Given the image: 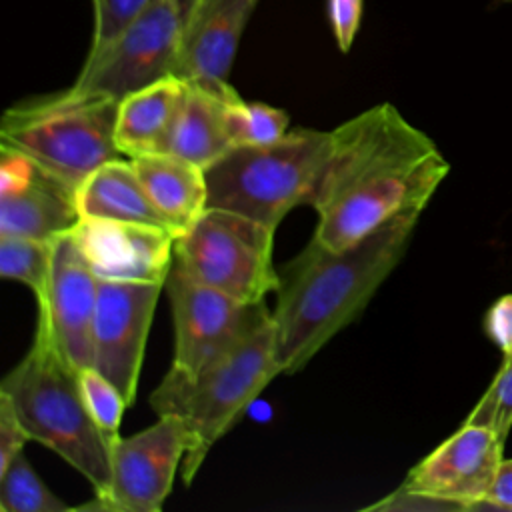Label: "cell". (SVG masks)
<instances>
[{
	"mask_svg": "<svg viewBox=\"0 0 512 512\" xmlns=\"http://www.w3.org/2000/svg\"><path fill=\"white\" fill-rule=\"evenodd\" d=\"M156 0H92L94 32L86 58L102 52L136 16L148 10Z\"/></svg>",
	"mask_w": 512,
	"mask_h": 512,
	"instance_id": "obj_26",
	"label": "cell"
},
{
	"mask_svg": "<svg viewBox=\"0 0 512 512\" xmlns=\"http://www.w3.org/2000/svg\"><path fill=\"white\" fill-rule=\"evenodd\" d=\"M174 320V356L170 370L192 378L248 330L268 318L264 302L244 304L206 286L172 262L164 284Z\"/></svg>",
	"mask_w": 512,
	"mask_h": 512,
	"instance_id": "obj_9",
	"label": "cell"
},
{
	"mask_svg": "<svg viewBox=\"0 0 512 512\" xmlns=\"http://www.w3.org/2000/svg\"><path fill=\"white\" fill-rule=\"evenodd\" d=\"M118 100L66 88L8 108L0 122V144L12 146L74 190L104 162L122 158L114 130Z\"/></svg>",
	"mask_w": 512,
	"mask_h": 512,
	"instance_id": "obj_6",
	"label": "cell"
},
{
	"mask_svg": "<svg viewBox=\"0 0 512 512\" xmlns=\"http://www.w3.org/2000/svg\"><path fill=\"white\" fill-rule=\"evenodd\" d=\"M28 440L32 438L16 416L14 406L0 394V468H4L16 454L24 452Z\"/></svg>",
	"mask_w": 512,
	"mask_h": 512,
	"instance_id": "obj_28",
	"label": "cell"
},
{
	"mask_svg": "<svg viewBox=\"0 0 512 512\" xmlns=\"http://www.w3.org/2000/svg\"><path fill=\"white\" fill-rule=\"evenodd\" d=\"M274 232L244 214L208 208L176 236L174 264L238 302L258 304L280 286V272L272 262Z\"/></svg>",
	"mask_w": 512,
	"mask_h": 512,
	"instance_id": "obj_7",
	"label": "cell"
},
{
	"mask_svg": "<svg viewBox=\"0 0 512 512\" xmlns=\"http://www.w3.org/2000/svg\"><path fill=\"white\" fill-rule=\"evenodd\" d=\"M4 394L28 436L78 470L102 500L110 488L112 440L92 420L78 384V372L58 354L50 336L36 326L34 342L2 378Z\"/></svg>",
	"mask_w": 512,
	"mask_h": 512,
	"instance_id": "obj_4",
	"label": "cell"
},
{
	"mask_svg": "<svg viewBox=\"0 0 512 512\" xmlns=\"http://www.w3.org/2000/svg\"><path fill=\"white\" fill-rule=\"evenodd\" d=\"M186 82L166 76L118 100L116 146L126 158L168 152Z\"/></svg>",
	"mask_w": 512,
	"mask_h": 512,
	"instance_id": "obj_17",
	"label": "cell"
},
{
	"mask_svg": "<svg viewBox=\"0 0 512 512\" xmlns=\"http://www.w3.org/2000/svg\"><path fill=\"white\" fill-rule=\"evenodd\" d=\"M164 284L98 280L92 330L94 368L134 404L144 350Z\"/></svg>",
	"mask_w": 512,
	"mask_h": 512,
	"instance_id": "obj_11",
	"label": "cell"
},
{
	"mask_svg": "<svg viewBox=\"0 0 512 512\" xmlns=\"http://www.w3.org/2000/svg\"><path fill=\"white\" fill-rule=\"evenodd\" d=\"M78 384L84 404L102 434L112 442L120 438V422L128 406L122 392L94 366L78 370Z\"/></svg>",
	"mask_w": 512,
	"mask_h": 512,
	"instance_id": "obj_24",
	"label": "cell"
},
{
	"mask_svg": "<svg viewBox=\"0 0 512 512\" xmlns=\"http://www.w3.org/2000/svg\"><path fill=\"white\" fill-rule=\"evenodd\" d=\"M280 374L272 314L248 330L236 344L186 378L172 370L150 394L156 414L180 416L190 446L180 466L186 486L198 474L212 446L230 432L262 390Z\"/></svg>",
	"mask_w": 512,
	"mask_h": 512,
	"instance_id": "obj_3",
	"label": "cell"
},
{
	"mask_svg": "<svg viewBox=\"0 0 512 512\" xmlns=\"http://www.w3.org/2000/svg\"><path fill=\"white\" fill-rule=\"evenodd\" d=\"M486 332L504 356L512 354V294L498 298L486 316Z\"/></svg>",
	"mask_w": 512,
	"mask_h": 512,
	"instance_id": "obj_29",
	"label": "cell"
},
{
	"mask_svg": "<svg viewBox=\"0 0 512 512\" xmlns=\"http://www.w3.org/2000/svg\"><path fill=\"white\" fill-rule=\"evenodd\" d=\"M98 302V278L70 232L52 240V266L46 296L38 302L42 328L72 370L94 364L92 330Z\"/></svg>",
	"mask_w": 512,
	"mask_h": 512,
	"instance_id": "obj_13",
	"label": "cell"
},
{
	"mask_svg": "<svg viewBox=\"0 0 512 512\" xmlns=\"http://www.w3.org/2000/svg\"><path fill=\"white\" fill-rule=\"evenodd\" d=\"M130 160L152 204L176 236L208 210V184L202 166L170 152Z\"/></svg>",
	"mask_w": 512,
	"mask_h": 512,
	"instance_id": "obj_18",
	"label": "cell"
},
{
	"mask_svg": "<svg viewBox=\"0 0 512 512\" xmlns=\"http://www.w3.org/2000/svg\"><path fill=\"white\" fill-rule=\"evenodd\" d=\"M240 96L230 82L204 86L186 82V94L172 130L168 152L204 170L234 148L226 130V102Z\"/></svg>",
	"mask_w": 512,
	"mask_h": 512,
	"instance_id": "obj_19",
	"label": "cell"
},
{
	"mask_svg": "<svg viewBox=\"0 0 512 512\" xmlns=\"http://www.w3.org/2000/svg\"><path fill=\"white\" fill-rule=\"evenodd\" d=\"M188 446L190 432L186 422L176 414H158V420L148 428L112 442L108 494L76 510H162Z\"/></svg>",
	"mask_w": 512,
	"mask_h": 512,
	"instance_id": "obj_10",
	"label": "cell"
},
{
	"mask_svg": "<svg viewBox=\"0 0 512 512\" xmlns=\"http://www.w3.org/2000/svg\"><path fill=\"white\" fill-rule=\"evenodd\" d=\"M52 266V242L26 236H0V276L26 284L42 302Z\"/></svg>",
	"mask_w": 512,
	"mask_h": 512,
	"instance_id": "obj_22",
	"label": "cell"
},
{
	"mask_svg": "<svg viewBox=\"0 0 512 512\" xmlns=\"http://www.w3.org/2000/svg\"><path fill=\"white\" fill-rule=\"evenodd\" d=\"M198 0H156L102 52L84 60L72 88L122 100L174 76L182 36Z\"/></svg>",
	"mask_w": 512,
	"mask_h": 512,
	"instance_id": "obj_8",
	"label": "cell"
},
{
	"mask_svg": "<svg viewBox=\"0 0 512 512\" xmlns=\"http://www.w3.org/2000/svg\"><path fill=\"white\" fill-rule=\"evenodd\" d=\"M80 220L76 190L28 154L0 144V236L52 242Z\"/></svg>",
	"mask_w": 512,
	"mask_h": 512,
	"instance_id": "obj_14",
	"label": "cell"
},
{
	"mask_svg": "<svg viewBox=\"0 0 512 512\" xmlns=\"http://www.w3.org/2000/svg\"><path fill=\"white\" fill-rule=\"evenodd\" d=\"M256 4L258 0H198L184 28L174 76L204 86L228 84Z\"/></svg>",
	"mask_w": 512,
	"mask_h": 512,
	"instance_id": "obj_16",
	"label": "cell"
},
{
	"mask_svg": "<svg viewBox=\"0 0 512 512\" xmlns=\"http://www.w3.org/2000/svg\"><path fill=\"white\" fill-rule=\"evenodd\" d=\"M0 510L2 512H68L76 510L60 500L36 474L26 454H16L0 468Z\"/></svg>",
	"mask_w": 512,
	"mask_h": 512,
	"instance_id": "obj_21",
	"label": "cell"
},
{
	"mask_svg": "<svg viewBox=\"0 0 512 512\" xmlns=\"http://www.w3.org/2000/svg\"><path fill=\"white\" fill-rule=\"evenodd\" d=\"M362 16V0H328V18L342 52H348L354 44Z\"/></svg>",
	"mask_w": 512,
	"mask_h": 512,
	"instance_id": "obj_27",
	"label": "cell"
},
{
	"mask_svg": "<svg viewBox=\"0 0 512 512\" xmlns=\"http://www.w3.org/2000/svg\"><path fill=\"white\" fill-rule=\"evenodd\" d=\"M450 164L434 140L390 102L332 128V148L310 196L314 238L340 250L386 222L422 212Z\"/></svg>",
	"mask_w": 512,
	"mask_h": 512,
	"instance_id": "obj_1",
	"label": "cell"
},
{
	"mask_svg": "<svg viewBox=\"0 0 512 512\" xmlns=\"http://www.w3.org/2000/svg\"><path fill=\"white\" fill-rule=\"evenodd\" d=\"M332 148V130H288L270 144L234 146L206 168L208 208L244 214L270 228L308 204Z\"/></svg>",
	"mask_w": 512,
	"mask_h": 512,
	"instance_id": "obj_5",
	"label": "cell"
},
{
	"mask_svg": "<svg viewBox=\"0 0 512 512\" xmlns=\"http://www.w3.org/2000/svg\"><path fill=\"white\" fill-rule=\"evenodd\" d=\"M80 216L114 218L168 228V222L146 194L132 160L122 156L98 166L76 190Z\"/></svg>",
	"mask_w": 512,
	"mask_h": 512,
	"instance_id": "obj_20",
	"label": "cell"
},
{
	"mask_svg": "<svg viewBox=\"0 0 512 512\" xmlns=\"http://www.w3.org/2000/svg\"><path fill=\"white\" fill-rule=\"evenodd\" d=\"M482 506L512 510V460L500 462L496 478H494Z\"/></svg>",
	"mask_w": 512,
	"mask_h": 512,
	"instance_id": "obj_30",
	"label": "cell"
},
{
	"mask_svg": "<svg viewBox=\"0 0 512 512\" xmlns=\"http://www.w3.org/2000/svg\"><path fill=\"white\" fill-rule=\"evenodd\" d=\"M502 448L492 430L464 422L408 472L400 488L438 508H480L502 462Z\"/></svg>",
	"mask_w": 512,
	"mask_h": 512,
	"instance_id": "obj_12",
	"label": "cell"
},
{
	"mask_svg": "<svg viewBox=\"0 0 512 512\" xmlns=\"http://www.w3.org/2000/svg\"><path fill=\"white\" fill-rule=\"evenodd\" d=\"M466 424H476L492 430L504 444L512 428V354L504 356L496 378L472 408Z\"/></svg>",
	"mask_w": 512,
	"mask_h": 512,
	"instance_id": "obj_25",
	"label": "cell"
},
{
	"mask_svg": "<svg viewBox=\"0 0 512 512\" xmlns=\"http://www.w3.org/2000/svg\"><path fill=\"white\" fill-rule=\"evenodd\" d=\"M98 280L166 284L174 262L176 234L168 228L80 216L70 230Z\"/></svg>",
	"mask_w": 512,
	"mask_h": 512,
	"instance_id": "obj_15",
	"label": "cell"
},
{
	"mask_svg": "<svg viewBox=\"0 0 512 512\" xmlns=\"http://www.w3.org/2000/svg\"><path fill=\"white\" fill-rule=\"evenodd\" d=\"M510 2H512V0H510Z\"/></svg>",
	"mask_w": 512,
	"mask_h": 512,
	"instance_id": "obj_31",
	"label": "cell"
},
{
	"mask_svg": "<svg viewBox=\"0 0 512 512\" xmlns=\"http://www.w3.org/2000/svg\"><path fill=\"white\" fill-rule=\"evenodd\" d=\"M420 212L402 214L352 246L310 242L280 272L272 320L280 374L302 370L352 324L400 264Z\"/></svg>",
	"mask_w": 512,
	"mask_h": 512,
	"instance_id": "obj_2",
	"label": "cell"
},
{
	"mask_svg": "<svg viewBox=\"0 0 512 512\" xmlns=\"http://www.w3.org/2000/svg\"><path fill=\"white\" fill-rule=\"evenodd\" d=\"M226 130L234 146L270 144L288 132V114L264 102H246L240 96L226 102Z\"/></svg>",
	"mask_w": 512,
	"mask_h": 512,
	"instance_id": "obj_23",
	"label": "cell"
}]
</instances>
